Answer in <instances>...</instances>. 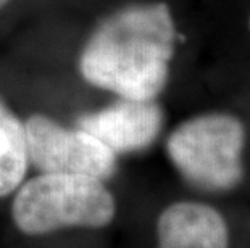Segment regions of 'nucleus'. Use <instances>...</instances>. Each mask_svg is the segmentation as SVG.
Segmentation results:
<instances>
[{
	"label": "nucleus",
	"mask_w": 250,
	"mask_h": 248,
	"mask_svg": "<svg viewBox=\"0 0 250 248\" xmlns=\"http://www.w3.org/2000/svg\"><path fill=\"white\" fill-rule=\"evenodd\" d=\"M174 23L165 3L129 5L94 31L79 71L89 84L121 98L155 100L168 81Z\"/></svg>",
	"instance_id": "obj_1"
},
{
	"label": "nucleus",
	"mask_w": 250,
	"mask_h": 248,
	"mask_svg": "<svg viewBox=\"0 0 250 248\" xmlns=\"http://www.w3.org/2000/svg\"><path fill=\"white\" fill-rule=\"evenodd\" d=\"M28 165L24 124L0 100V197H7L21 186Z\"/></svg>",
	"instance_id": "obj_7"
},
{
	"label": "nucleus",
	"mask_w": 250,
	"mask_h": 248,
	"mask_svg": "<svg viewBox=\"0 0 250 248\" xmlns=\"http://www.w3.org/2000/svg\"><path fill=\"white\" fill-rule=\"evenodd\" d=\"M29 163L45 174H79L108 179L116 171V153L83 129L63 128L34 114L24 123Z\"/></svg>",
	"instance_id": "obj_4"
},
{
	"label": "nucleus",
	"mask_w": 250,
	"mask_h": 248,
	"mask_svg": "<svg viewBox=\"0 0 250 248\" xmlns=\"http://www.w3.org/2000/svg\"><path fill=\"white\" fill-rule=\"evenodd\" d=\"M163 126L162 108L153 100L121 98L78 118V128L105 144L113 153H129L153 144Z\"/></svg>",
	"instance_id": "obj_5"
},
{
	"label": "nucleus",
	"mask_w": 250,
	"mask_h": 248,
	"mask_svg": "<svg viewBox=\"0 0 250 248\" xmlns=\"http://www.w3.org/2000/svg\"><path fill=\"white\" fill-rule=\"evenodd\" d=\"M8 2H10V0H0V8L5 7V5H7Z\"/></svg>",
	"instance_id": "obj_8"
},
{
	"label": "nucleus",
	"mask_w": 250,
	"mask_h": 248,
	"mask_svg": "<svg viewBox=\"0 0 250 248\" xmlns=\"http://www.w3.org/2000/svg\"><path fill=\"white\" fill-rule=\"evenodd\" d=\"M246 128L236 116L208 113L179 124L167 152L186 181L208 192H228L244 179Z\"/></svg>",
	"instance_id": "obj_3"
},
{
	"label": "nucleus",
	"mask_w": 250,
	"mask_h": 248,
	"mask_svg": "<svg viewBox=\"0 0 250 248\" xmlns=\"http://www.w3.org/2000/svg\"><path fill=\"white\" fill-rule=\"evenodd\" d=\"M116 214L111 192L100 179L79 174H45L21 184L12 205L17 228L44 235L65 228L108 226Z\"/></svg>",
	"instance_id": "obj_2"
},
{
	"label": "nucleus",
	"mask_w": 250,
	"mask_h": 248,
	"mask_svg": "<svg viewBox=\"0 0 250 248\" xmlns=\"http://www.w3.org/2000/svg\"><path fill=\"white\" fill-rule=\"evenodd\" d=\"M249 28H250V17H249Z\"/></svg>",
	"instance_id": "obj_9"
},
{
	"label": "nucleus",
	"mask_w": 250,
	"mask_h": 248,
	"mask_svg": "<svg viewBox=\"0 0 250 248\" xmlns=\"http://www.w3.org/2000/svg\"><path fill=\"white\" fill-rule=\"evenodd\" d=\"M157 244V248H229V228L210 205L176 202L158 216Z\"/></svg>",
	"instance_id": "obj_6"
}]
</instances>
